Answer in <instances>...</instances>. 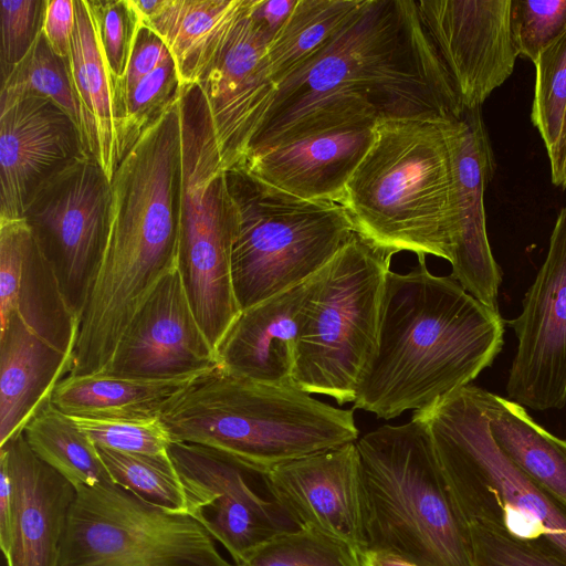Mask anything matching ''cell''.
<instances>
[{
  "instance_id": "1",
  "label": "cell",
  "mask_w": 566,
  "mask_h": 566,
  "mask_svg": "<svg viewBox=\"0 0 566 566\" xmlns=\"http://www.w3.org/2000/svg\"><path fill=\"white\" fill-rule=\"evenodd\" d=\"M462 111L417 1L364 0L318 53L277 84L247 155L338 127L447 119Z\"/></svg>"
},
{
  "instance_id": "2",
  "label": "cell",
  "mask_w": 566,
  "mask_h": 566,
  "mask_svg": "<svg viewBox=\"0 0 566 566\" xmlns=\"http://www.w3.org/2000/svg\"><path fill=\"white\" fill-rule=\"evenodd\" d=\"M503 344L500 313L419 256L407 273L387 274L377 352L353 409L388 420L427 408L471 385Z\"/></svg>"
},
{
  "instance_id": "3",
  "label": "cell",
  "mask_w": 566,
  "mask_h": 566,
  "mask_svg": "<svg viewBox=\"0 0 566 566\" xmlns=\"http://www.w3.org/2000/svg\"><path fill=\"white\" fill-rule=\"evenodd\" d=\"M451 118V117H450ZM447 119H381L342 206L374 248L451 262L458 192Z\"/></svg>"
},
{
  "instance_id": "4",
  "label": "cell",
  "mask_w": 566,
  "mask_h": 566,
  "mask_svg": "<svg viewBox=\"0 0 566 566\" xmlns=\"http://www.w3.org/2000/svg\"><path fill=\"white\" fill-rule=\"evenodd\" d=\"M159 420L171 442L219 449L263 473L359 436L353 410L325 403L295 384L260 382L220 365L193 376Z\"/></svg>"
},
{
  "instance_id": "5",
  "label": "cell",
  "mask_w": 566,
  "mask_h": 566,
  "mask_svg": "<svg viewBox=\"0 0 566 566\" xmlns=\"http://www.w3.org/2000/svg\"><path fill=\"white\" fill-rule=\"evenodd\" d=\"M180 205L178 98L114 171L108 242L87 303L94 317L126 325L158 282L177 268Z\"/></svg>"
},
{
  "instance_id": "6",
  "label": "cell",
  "mask_w": 566,
  "mask_h": 566,
  "mask_svg": "<svg viewBox=\"0 0 566 566\" xmlns=\"http://www.w3.org/2000/svg\"><path fill=\"white\" fill-rule=\"evenodd\" d=\"M356 446L365 551L419 566H474L467 521L423 422L381 426Z\"/></svg>"
},
{
  "instance_id": "7",
  "label": "cell",
  "mask_w": 566,
  "mask_h": 566,
  "mask_svg": "<svg viewBox=\"0 0 566 566\" xmlns=\"http://www.w3.org/2000/svg\"><path fill=\"white\" fill-rule=\"evenodd\" d=\"M181 205L177 269L196 318L218 346L240 313L231 275L237 212L213 120L198 83L179 95Z\"/></svg>"
},
{
  "instance_id": "8",
  "label": "cell",
  "mask_w": 566,
  "mask_h": 566,
  "mask_svg": "<svg viewBox=\"0 0 566 566\" xmlns=\"http://www.w3.org/2000/svg\"><path fill=\"white\" fill-rule=\"evenodd\" d=\"M391 256L354 233L313 276L296 340L298 388L338 405L354 402L377 352Z\"/></svg>"
},
{
  "instance_id": "9",
  "label": "cell",
  "mask_w": 566,
  "mask_h": 566,
  "mask_svg": "<svg viewBox=\"0 0 566 566\" xmlns=\"http://www.w3.org/2000/svg\"><path fill=\"white\" fill-rule=\"evenodd\" d=\"M226 179L237 212L231 275L240 311L314 276L355 233L342 205L301 199L241 166Z\"/></svg>"
},
{
  "instance_id": "10",
  "label": "cell",
  "mask_w": 566,
  "mask_h": 566,
  "mask_svg": "<svg viewBox=\"0 0 566 566\" xmlns=\"http://www.w3.org/2000/svg\"><path fill=\"white\" fill-rule=\"evenodd\" d=\"M484 389L468 385L413 411L462 511L475 491H494L504 530L522 541L544 537L566 559V514L497 446L485 415Z\"/></svg>"
},
{
  "instance_id": "11",
  "label": "cell",
  "mask_w": 566,
  "mask_h": 566,
  "mask_svg": "<svg viewBox=\"0 0 566 566\" xmlns=\"http://www.w3.org/2000/svg\"><path fill=\"white\" fill-rule=\"evenodd\" d=\"M59 566H234L189 514L154 506L106 482L80 486Z\"/></svg>"
},
{
  "instance_id": "12",
  "label": "cell",
  "mask_w": 566,
  "mask_h": 566,
  "mask_svg": "<svg viewBox=\"0 0 566 566\" xmlns=\"http://www.w3.org/2000/svg\"><path fill=\"white\" fill-rule=\"evenodd\" d=\"M111 180L90 154L46 180L23 219L81 319L109 235Z\"/></svg>"
},
{
  "instance_id": "13",
  "label": "cell",
  "mask_w": 566,
  "mask_h": 566,
  "mask_svg": "<svg viewBox=\"0 0 566 566\" xmlns=\"http://www.w3.org/2000/svg\"><path fill=\"white\" fill-rule=\"evenodd\" d=\"M187 514L240 565L260 546L300 530L284 509L259 491L264 474L240 459L203 444L171 442Z\"/></svg>"
},
{
  "instance_id": "14",
  "label": "cell",
  "mask_w": 566,
  "mask_h": 566,
  "mask_svg": "<svg viewBox=\"0 0 566 566\" xmlns=\"http://www.w3.org/2000/svg\"><path fill=\"white\" fill-rule=\"evenodd\" d=\"M509 324L518 342L507 399L539 411L562 408L566 402V206L522 312Z\"/></svg>"
},
{
  "instance_id": "15",
  "label": "cell",
  "mask_w": 566,
  "mask_h": 566,
  "mask_svg": "<svg viewBox=\"0 0 566 566\" xmlns=\"http://www.w3.org/2000/svg\"><path fill=\"white\" fill-rule=\"evenodd\" d=\"M417 7L461 107H481L518 56L511 0H419Z\"/></svg>"
},
{
  "instance_id": "16",
  "label": "cell",
  "mask_w": 566,
  "mask_h": 566,
  "mask_svg": "<svg viewBox=\"0 0 566 566\" xmlns=\"http://www.w3.org/2000/svg\"><path fill=\"white\" fill-rule=\"evenodd\" d=\"M218 365L216 349L195 316L176 268L135 312L101 373L166 380L193 377Z\"/></svg>"
},
{
  "instance_id": "17",
  "label": "cell",
  "mask_w": 566,
  "mask_h": 566,
  "mask_svg": "<svg viewBox=\"0 0 566 566\" xmlns=\"http://www.w3.org/2000/svg\"><path fill=\"white\" fill-rule=\"evenodd\" d=\"M249 2L198 82L226 170L244 159L276 92L268 61L270 43L250 19Z\"/></svg>"
},
{
  "instance_id": "18",
  "label": "cell",
  "mask_w": 566,
  "mask_h": 566,
  "mask_svg": "<svg viewBox=\"0 0 566 566\" xmlns=\"http://www.w3.org/2000/svg\"><path fill=\"white\" fill-rule=\"evenodd\" d=\"M269 495L301 530L366 547L356 442L280 464L264 474Z\"/></svg>"
},
{
  "instance_id": "19",
  "label": "cell",
  "mask_w": 566,
  "mask_h": 566,
  "mask_svg": "<svg viewBox=\"0 0 566 566\" xmlns=\"http://www.w3.org/2000/svg\"><path fill=\"white\" fill-rule=\"evenodd\" d=\"M87 154L77 125L51 99L29 95L0 108V220L23 218L36 190Z\"/></svg>"
},
{
  "instance_id": "20",
  "label": "cell",
  "mask_w": 566,
  "mask_h": 566,
  "mask_svg": "<svg viewBox=\"0 0 566 566\" xmlns=\"http://www.w3.org/2000/svg\"><path fill=\"white\" fill-rule=\"evenodd\" d=\"M458 192V237L450 276L485 306L499 312L502 271L488 238L484 192L495 159L481 107L447 120Z\"/></svg>"
},
{
  "instance_id": "21",
  "label": "cell",
  "mask_w": 566,
  "mask_h": 566,
  "mask_svg": "<svg viewBox=\"0 0 566 566\" xmlns=\"http://www.w3.org/2000/svg\"><path fill=\"white\" fill-rule=\"evenodd\" d=\"M13 490L7 566H59L76 489L42 461L23 432L0 447Z\"/></svg>"
},
{
  "instance_id": "22",
  "label": "cell",
  "mask_w": 566,
  "mask_h": 566,
  "mask_svg": "<svg viewBox=\"0 0 566 566\" xmlns=\"http://www.w3.org/2000/svg\"><path fill=\"white\" fill-rule=\"evenodd\" d=\"M375 124L338 127L255 150L238 166L301 199L340 205L349 177L371 145Z\"/></svg>"
},
{
  "instance_id": "23",
  "label": "cell",
  "mask_w": 566,
  "mask_h": 566,
  "mask_svg": "<svg viewBox=\"0 0 566 566\" xmlns=\"http://www.w3.org/2000/svg\"><path fill=\"white\" fill-rule=\"evenodd\" d=\"M12 314L45 343L73 356L80 318L23 218L0 220V322Z\"/></svg>"
},
{
  "instance_id": "24",
  "label": "cell",
  "mask_w": 566,
  "mask_h": 566,
  "mask_svg": "<svg viewBox=\"0 0 566 566\" xmlns=\"http://www.w3.org/2000/svg\"><path fill=\"white\" fill-rule=\"evenodd\" d=\"M312 283L313 276L240 311L216 348L219 365L255 381L294 384L296 340Z\"/></svg>"
},
{
  "instance_id": "25",
  "label": "cell",
  "mask_w": 566,
  "mask_h": 566,
  "mask_svg": "<svg viewBox=\"0 0 566 566\" xmlns=\"http://www.w3.org/2000/svg\"><path fill=\"white\" fill-rule=\"evenodd\" d=\"M72 363L17 315L0 322V447L23 431Z\"/></svg>"
},
{
  "instance_id": "26",
  "label": "cell",
  "mask_w": 566,
  "mask_h": 566,
  "mask_svg": "<svg viewBox=\"0 0 566 566\" xmlns=\"http://www.w3.org/2000/svg\"><path fill=\"white\" fill-rule=\"evenodd\" d=\"M69 63L82 111L86 149L112 180L118 164L113 90L87 0H75V24L71 36Z\"/></svg>"
},
{
  "instance_id": "27",
  "label": "cell",
  "mask_w": 566,
  "mask_h": 566,
  "mask_svg": "<svg viewBox=\"0 0 566 566\" xmlns=\"http://www.w3.org/2000/svg\"><path fill=\"white\" fill-rule=\"evenodd\" d=\"M136 379L105 374L66 376L51 402L71 417L99 420L150 421L159 419L168 401L191 379Z\"/></svg>"
},
{
  "instance_id": "28",
  "label": "cell",
  "mask_w": 566,
  "mask_h": 566,
  "mask_svg": "<svg viewBox=\"0 0 566 566\" xmlns=\"http://www.w3.org/2000/svg\"><path fill=\"white\" fill-rule=\"evenodd\" d=\"M248 0H164L146 23L167 45L180 83H198L247 7Z\"/></svg>"
},
{
  "instance_id": "29",
  "label": "cell",
  "mask_w": 566,
  "mask_h": 566,
  "mask_svg": "<svg viewBox=\"0 0 566 566\" xmlns=\"http://www.w3.org/2000/svg\"><path fill=\"white\" fill-rule=\"evenodd\" d=\"M484 406L502 451L542 490L566 505V440L546 431L515 401L485 390Z\"/></svg>"
},
{
  "instance_id": "30",
  "label": "cell",
  "mask_w": 566,
  "mask_h": 566,
  "mask_svg": "<svg viewBox=\"0 0 566 566\" xmlns=\"http://www.w3.org/2000/svg\"><path fill=\"white\" fill-rule=\"evenodd\" d=\"M32 451L75 489L113 482L96 446L48 399L23 429Z\"/></svg>"
},
{
  "instance_id": "31",
  "label": "cell",
  "mask_w": 566,
  "mask_h": 566,
  "mask_svg": "<svg viewBox=\"0 0 566 566\" xmlns=\"http://www.w3.org/2000/svg\"><path fill=\"white\" fill-rule=\"evenodd\" d=\"M363 3L364 0H297L268 46L270 72L276 86L318 53Z\"/></svg>"
},
{
  "instance_id": "32",
  "label": "cell",
  "mask_w": 566,
  "mask_h": 566,
  "mask_svg": "<svg viewBox=\"0 0 566 566\" xmlns=\"http://www.w3.org/2000/svg\"><path fill=\"white\" fill-rule=\"evenodd\" d=\"M29 95L54 102L74 120L83 136L82 111L69 59L53 51L42 31L27 56L1 83L0 108Z\"/></svg>"
},
{
  "instance_id": "33",
  "label": "cell",
  "mask_w": 566,
  "mask_h": 566,
  "mask_svg": "<svg viewBox=\"0 0 566 566\" xmlns=\"http://www.w3.org/2000/svg\"><path fill=\"white\" fill-rule=\"evenodd\" d=\"M96 448L113 483L154 506L187 513L182 485L169 453L155 455Z\"/></svg>"
},
{
  "instance_id": "34",
  "label": "cell",
  "mask_w": 566,
  "mask_h": 566,
  "mask_svg": "<svg viewBox=\"0 0 566 566\" xmlns=\"http://www.w3.org/2000/svg\"><path fill=\"white\" fill-rule=\"evenodd\" d=\"M180 87L177 66L170 55L159 67L126 92L116 114L118 163L143 133L179 98Z\"/></svg>"
},
{
  "instance_id": "35",
  "label": "cell",
  "mask_w": 566,
  "mask_h": 566,
  "mask_svg": "<svg viewBox=\"0 0 566 566\" xmlns=\"http://www.w3.org/2000/svg\"><path fill=\"white\" fill-rule=\"evenodd\" d=\"M238 566H361L348 545L308 530L285 533L252 552Z\"/></svg>"
},
{
  "instance_id": "36",
  "label": "cell",
  "mask_w": 566,
  "mask_h": 566,
  "mask_svg": "<svg viewBox=\"0 0 566 566\" xmlns=\"http://www.w3.org/2000/svg\"><path fill=\"white\" fill-rule=\"evenodd\" d=\"M534 65L531 119L548 153L559 137L566 111V31L541 52Z\"/></svg>"
},
{
  "instance_id": "37",
  "label": "cell",
  "mask_w": 566,
  "mask_h": 566,
  "mask_svg": "<svg viewBox=\"0 0 566 566\" xmlns=\"http://www.w3.org/2000/svg\"><path fill=\"white\" fill-rule=\"evenodd\" d=\"M465 521L474 566H566L563 557L552 556L528 541L511 536L482 513Z\"/></svg>"
},
{
  "instance_id": "38",
  "label": "cell",
  "mask_w": 566,
  "mask_h": 566,
  "mask_svg": "<svg viewBox=\"0 0 566 566\" xmlns=\"http://www.w3.org/2000/svg\"><path fill=\"white\" fill-rule=\"evenodd\" d=\"M87 1L108 67L114 103L126 75L139 17L130 0Z\"/></svg>"
},
{
  "instance_id": "39",
  "label": "cell",
  "mask_w": 566,
  "mask_h": 566,
  "mask_svg": "<svg viewBox=\"0 0 566 566\" xmlns=\"http://www.w3.org/2000/svg\"><path fill=\"white\" fill-rule=\"evenodd\" d=\"M510 22L518 56L535 63L566 31V0H511Z\"/></svg>"
},
{
  "instance_id": "40",
  "label": "cell",
  "mask_w": 566,
  "mask_h": 566,
  "mask_svg": "<svg viewBox=\"0 0 566 566\" xmlns=\"http://www.w3.org/2000/svg\"><path fill=\"white\" fill-rule=\"evenodd\" d=\"M72 418L96 447L129 453L168 454L171 439L159 419L129 421Z\"/></svg>"
},
{
  "instance_id": "41",
  "label": "cell",
  "mask_w": 566,
  "mask_h": 566,
  "mask_svg": "<svg viewBox=\"0 0 566 566\" xmlns=\"http://www.w3.org/2000/svg\"><path fill=\"white\" fill-rule=\"evenodd\" d=\"M48 0L0 1L1 83L27 56L42 31Z\"/></svg>"
},
{
  "instance_id": "42",
  "label": "cell",
  "mask_w": 566,
  "mask_h": 566,
  "mask_svg": "<svg viewBox=\"0 0 566 566\" xmlns=\"http://www.w3.org/2000/svg\"><path fill=\"white\" fill-rule=\"evenodd\" d=\"M170 55L160 35L139 19L126 75L114 98L115 119L126 92L159 67Z\"/></svg>"
},
{
  "instance_id": "43",
  "label": "cell",
  "mask_w": 566,
  "mask_h": 566,
  "mask_svg": "<svg viewBox=\"0 0 566 566\" xmlns=\"http://www.w3.org/2000/svg\"><path fill=\"white\" fill-rule=\"evenodd\" d=\"M75 24V0H48L42 32L53 51L69 59Z\"/></svg>"
},
{
  "instance_id": "44",
  "label": "cell",
  "mask_w": 566,
  "mask_h": 566,
  "mask_svg": "<svg viewBox=\"0 0 566 566\" xmlns=\"http://www.w3.org/2000/svg\"><path fill=\"white\" fill-rule=\"evenodd\" d=\"M296 3L297 0H250L248 14L271 44Z\"/></svg>"
},
{
  "instance_id": "45",
  "label": "cell",
  "mask_w": 566,
  "mask_h": 566,
  "mask_svg": "<svg viewBox=\"0 0 566 566\" xmlns=\"http://www.w3.org/2000/svg\"><path fill=\"white\" fill-rule=\"evenodd\" d=\"M13 490L8 464L0 457V547L2 553L8 548L12 522Z\"/></svg>"
},
{
  "instance_id": "46",
  "label": "cell",
  "mask_w": 566,
  "mask_h": 566,
  "mask_svg": "<svg viewBox=\"0 0 566 566\" xmlns=\"http://www.w3.org/2000/svg\"><path fill=\"white\" fill-rule=\"evenodd\" d=\"M547 155L552 182L556 187L566 188V111L559 137Z\"/></svg>"
},
{
  "instance_id": "47",
  "label": "cell",
  "mask_w": 566,
  "mask_h": 566,
  "mask_svg": "<svg viewBox=\"0 0 566 566\" xmlns=\"http://www.w3.org/2000/svg\"><path fill=\"white\" fill-rule=\"evenodd\" d=\"M361 566H419L392 554L365 551L359 555Z\"/></svg>"
}]
</instances>
